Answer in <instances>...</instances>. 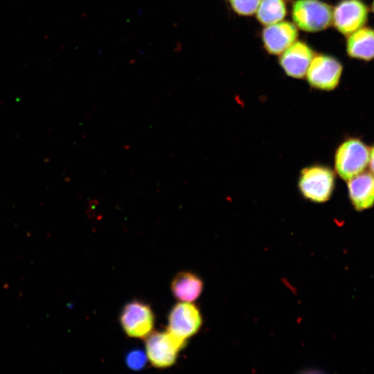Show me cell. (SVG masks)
I'll return each instance as SVG.
<instances>
[{
  "instance_id": "14",
  "label": "cell",
  "mask_w": 374,
  "mask_h": 374,
  "mask_svg": "<svg viewBox=\"0 0 374 374\" xmlns=\"http://www.w3.org/2000/svg\"><path fill=\"white\" fill-rule=\"evenodd\" d=\"M260 24L268 26L282 21L287 14L285 0H260L256 12Z\"/></svg>"
},
{
  "instance_id": "13",
  "label": "cell",
  "mask_w": 374,
  "mask_h": 374,
  "mask_svg": "<svg viewBox=\"0 0 374 374\" xmlns=\"http://www.w3.org/2000/svg\"><path fill=\"white\" fill-rule=\"evenodd\" d=\"M346 51L352 58L365 61L374 59V29L361 28L349 35Z\"/></svg>"
},
{
  "instance_id": "8",
  "label": "cell",
  "mask_w": 374,
  "mask_h": 374,
  "mask_svg": "<svg viewBox=\"0 0 374 374\" xmlns=\"http://www.w3.org/2000/svg\"><path fill=\"white\" fill-rule=\"evenodd\" d=\"M368 9L362 0H340L332 10V23L344 35L363 27L368 19Z\"/></svg>"
},
{
  "instance_id": "9",
  "label": "cell",
  "mask_w": 374,
  "mask_h": 374,
  "mask_svg": "<svg viewBox=\"0 0 374 374\" xmlns=\"http://www.w3.org/2000/svg\"><path fill=\"white\" fill-rule=\"evenodd\" d=\"M314 55L308 44L296 40L280 55L278 63L287 75L301 79L305 76Z\"/></svg>"
},
{
  "instance_id": "12",
  "label": "cell",
  "mask_w": 374,
  "mask_h": 374,
  "mask_svg": "<svg viewBox=\"0 0 374 374\" xmlns=\"http://www.w3.org/2000/svg\"><path fill=\"white\" fill-rule=\"evenodd\" d=\"M170 288L173 296L179 301L193 302L200 296L203 282L192 272L180 271L173 277Z\"/></svg>"
},
{
  "instance_id": "5",
  "label": "cell",
  "mask_w": 374,
  "mask_h": 374,
  "mask_svg": "<svg viewBox=\"0 0 374 374\" xmlns=\"http://www.w3.org/2000/svg\"><path fill=\"white\" fill-rule=\"evenodd\" d=\"M368 161V148L361 141L350 139L338 148L335 159V169L342 179L349 180L362 172Z\"/></svg>"
},
{
  "instance_id": "18",
  "label": "cell",
  "mask_w": 374,
  "mask_h": 374,
  "mask_svg": "<svg viewBox=\"0 0 374 374\" xmlns=\"http://www.w3.org/2000/svg\"><path fill=\"white\" fill-rule=\"evenodd\" d=\"M371 8H372L373 12H374V0H373V1Z\"/></svg>"
},
{
  "instance_id": "4",
  "label": "cell",
  "mask_w": 374,
  "mask_h": 374,
  "mask_svg": "<svg viewBox=\"0 0 374 374\" xmlns=\"http://www.w3.org/2000/svg\"><path fill=\"white\" fill-rule=\"evenodd\" d=\"M119 321L128 337L145 339L153 331L155 317L149 304L140 300H132L122 308Z\"/></svg>"
},
{
  "instance_id": "1",
  "label": "cell",
  "mask_w": 374,
  "mask_h": 374,
  "mask_svg": "<svg viewBox=\"0 0 374 374\" xmlns=\"http://www.w3.org/2000/svg\"><path fill=\"white\" fill-rule=\"evenodd\" d=\"M332 6L321 0H295L292 18L296 27L308 33L328 28L332 22Z\"/></svg>"
},
{
  "instance_id": "15",
  "label": "cell",
  "mask_w": 374,
  "mask_h": 374,
  "mask_svg": "<svg viewBox=\"0 0 374 374\" xmlns=\"http://www.w3.org/2000/svg\"><path fill=\"white\" fill-rule=\"evenodd\" d=\"M232 10L241 16H251L257 10L260 0H228Z\"/></svg>"
},
{
  "instance_id": "16",
  "label": "cell",
  "mask_w": 374,
  "mask_h": 374,
  "mask_svg": "<svg viewBox=\"0 0 374 374\" xmlns=\"http://www.w3.org/2000/svg\"><path fill=\"white\" fill-rule=\"evenodd\" d=\"M148 358L145 352L134 349L128 352L125 357V363L127 367L134 371L143 369L147 362Z\"/></svg>"
},
{
  "instance_id": "2",
  "label": "cell",
  "mask_w": 374,
  "mask_h": 374,
  "mask_svg": "<svg viewBox=\"0 0 374 374\" xmlns=\"http://www.w3.org/2000/svg\"><path fill=\"white\" fill-rule=\"evenodd\" d=\"M186 341L180 340L167 330L152 331L145 338L148 360L156 368H168L177 362L179 353Z\"/></svg>"
},
{
  "instance_id": "10",
  "label": "cell",
  "mask_w": 374,
  "mask_h": 374,
  "mask_svg": "<svg viewBox=\"0 0 374 374\" xmlns=\"http://www.w3.org/2000/svg\"><path fill=\"white\" fill-rule=\"evenodd\" d=\"M298 28L289 21H280L265 26L261 39L266 51L271 55H280L297 40Z\"/></svg>"
},
{
  "instance_id": "3",
  "label": "cell",
  "mask_w": 374,
  "mask_h": 374,
  "mask_svg": "<svg viewBox=\"0 0 374 374\" xmlns=\"http://www.w3.org/2000/svg\"><path fill=\"white\" fill-rule=\"evenodd\" d=\"M335 182L333 172L328 168L314 165L303 168L300 173L299 188L307 199L317 203L330 197Z\"/></svg>"
},
{
  "instance_id": "7",
  "label": "cell",
  "mask_w": 374,
  "mask_h": 374,
  "mask_svg": "<svg viewBox=\"0 0 374 374\" xmlns=\"http://www.w3.org/2000/svg\"><path fill=\"white\" fill-rule=\"evenodd\" d=\"M202 323V316L197 306L191 302L179 301L169 312L167 331L186 341L198 332Z\"/></svg>"
},
{
  "instance_id": "6",
  "label": "cell",
  "mask_w": 374,
  "mask_h": 374,
  "mask_svg": "<svg viewBox=\"0 0 374 374\" xmlns=\"http://www.w3.org/2000/svg\"><path fill=\"white\" fill-rule=\"evenodd\" d=\"M342 70L343 66L337 58L323 53L315 54L305 76L312 87L331 91L338 85Z\"/></svg>"
},
{
  "instance_id": "11",
  "label": "cell",
  "mask_w": 374,
  "mask_h": 374,
  "mask_svg": "<svg viewBox=\"0 0 374 374\" xmlns=\"http://www.w3.org/2000/svg\"><path fill=\"white\" fill-rule=\"evenodd\" d=\"M349 180V196L355 208L362 211L371 207L374 204V176L364 172Z\"/></svg>"
},
{
  "instance_id": "17",
  "label": "cell",
  "mask_w": 374,
  "mask_h": 374,
  "mask_svg": "<svg viewBox=\"0 0 374 374\" xmlns=\"http://www.w3.org/2000/svg\"><path fill=\"white\" fill-rule=\"evenodd\" d=\"M370 168L373 173L374 174V148L371 152L370 156Z\"/></svg>"
}]
</instances>
